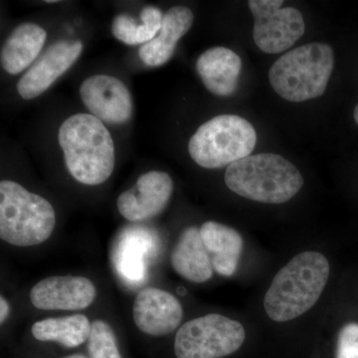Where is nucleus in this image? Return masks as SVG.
Here are the masks:
<instances>
[{
    "label": "nucleus",
    "mask_w": 358,
    "mask_h": 358,
    "mask_svg": "<svg viewBox=\"0 0 358 358\" xmlns=\"http://www.w3.org/2000/svg\"><path fill=\"white\" fill-rule=\"evenodd\" d=\"M329 261L322 253L303 252L275 274L264 298L271 320L289 322L307 313L317 303L329 281Z\"/></svg>",
    "instance_id": "nucleus-1"
},
{
    "label": "nucleus",
    "mask_w": 358,
    "mask_h": 358,
    "mask_svg": "<svg viewBox=\"0 0 358 358\" xmlns=\"http://www.w3.org/2000/svg\"><path fill=\"white\" fill-rule=\"evenodd\" d=\"M59 145L68 171L78 182L102 185L115 169V145L110 131L98 117L76 114L59 129Z\"/></svg>",
    "instance_id": "nucleus-2"
},
{
    "label": "nucleus",
    "mask_w": 358,
    "mask_h": 358,
    "mask_svg": "<svg viewBox=\"0 0 358 358\" xmlns=\"http://www.w3.org/2000/svg\"><path fill=\"white\" fill-rule=\"evenodd\" d=\"M231 192L244 199L282 204L293 199L303 185L300 171L282 155H249L233 162L225 173Z\"/></svg>",
    "instance_id": "nucleus-3"
},
{
    "label": "nucleus",
    "mask_w": 358,
    "mask_h": 358,
    "mask_svg": "<svg viewBox=\"0 0 358 358\" xmlns=\"http://www.w3.org/2000/svg\"><path fill=\"white\" fill-rule=\"evenodd\" d=\"M334 65L333 48L313 42L287 52L275 60L268 71V81L285 100L305 102L324 93Z\"/></svg>",
    "instance_id": "nucleus-4"
},
{
    "label": "nucleus",
    "mask_w": 358,
    "mask_h": 358,
    "mask_svg": "<svg viewBox=\"0 0 358 358\" xmlns=\"http://www.w3.org/2000/svg\"><path fill=\"white\" fill-rule=\"evenodd\" d=\"M56 225V214L48 200L28 192L11 180L0 182V238L17 247L46 241Z\"/></svg>",
    "instance_id": "nucleus-5"
},
{
    "label": "nucleus",
    "mask_w": 358,
    "mask_h": 358,
    "mask_svg": "<svg viewBox=\"0 0 358 358\" xmlns=\"http://www.w3.org/2000/svg\"><path fill=\"white\" fill-rule=\"evenodd\" d=\"M257 143L251 122L236 115H221L204 122L195 131L188 152L204 169H221L249 157Z\"/></svg>",
    "instance_id": "nucleus-6"
},
{
    "label": "nucleus",
    "mask_w": 358,
    "mask_h": 358,
    "mask_svg": "<svg viewBox=\"0 0 358 358\" xmlns=\"http://www.w3.org/2000/svg\"><path fill=\"white\" fill-rule=\"evenodd\" d=\"M246 338L242 324L217 313L189 320L174 341L178 358H222L236 352Z\"/></svg>",
    "instance_id": "nucleus-7"
},
{
    "label": "nucleus",
    "mask_w": 358,
    "mask_h": 358,
    "mask_svg": "<svg viewBox=\"0 0 358 358\" xmlns=\"http://www.w3.org/2000/svg\"><path fill=\"white\" fill-rule=\"evenodd\" d=\"M282 0H250L253 14V39L261 51L268 54L289 50L306 30L305 20L298 9L282 8Z\"/></svg>",
    "instance_id": "nucleus-8"
},
{
    "label": "nucleus",
    "mask_w": 358,
    "mask_h": 358,
    "mask_svg": "<svg viewBox=\"0 0 358 358\" xmlns=\"http://www.w3.org/2000/svg\"><path fill=\"white\" fill-rule=\"evenodd\" d=\"M80 95L91 114L107 124H124L133 115L131 93L126 85L115 77H89L80 87Z\"/></svg>",
    "instance_id": "nucleus-9"
},
{
    "label": "nucleus",
    "mask_w": 358,
    "mask_h": 358,
    "mask_svg": "<svg viewBox=\"0 0 358 358\" xmlns=\"http://www.w3.org/2000/svg\"><path fill=\"white\" fill-rule=\"evenodd\" d=\"M83 44L76 40H60L52 44L18 82L17 90L24 100L42 95L76 63Z\"/></svg>",
    "instance_id": "nucleus-10"
},
{
    "label": "nucleus",
    "mask_w": 358,
    "mask_h": 358,
    "mask_svg": "<svg viewBox=\"0 0 358 358\" xmlns=\"http://www.w3.org/2000/svg\"><path fill=\"white\" fill-rule=\"evenodd\" d=\"M173 192V179L164 171L143 173L136 185L122 192L117 205L122 217L143 221L155 217L166 208Z\"/></svg>",
    "instance_id": "nucleus-11"
},
{
    "label": "nucleus",
    "mask_w": 358,
    "mask_h": 358,
    "mask_svg": "<svg viewBox=\"0 0 358 358\" xmlns=\"http://www.w3.org/2000/svg\"><path fill=\"white\" fill-rule=\"evenodd\" d=\"M96 291L93 282L81 275H53L34 285L30 301L42 310H84L93 303Z\"/></svg>",
    "instance_id": "nucleus-12"
},
{
    "label": "nucleus",
    "mask_w": 358,
    "mask_h": 358,
    "mask_svg": "<svg viewBox=\"0 0 358 358\" xmlns=\"http://www.w3.org/2000/svg\"><path fill=\"white\" fill-rule=\"evenodd\" d=\"M133 317L134 324L143 334L164 336L178 329L183 308L173 294L164 289L147 288L136 294Z\"/></svg>",
    "instance_id": "nucleus-13"
},
{
    "label": "nucleus",
    "mask_w": 358,
    "mask_h": 358,
    "mask_svg": "<svg viewBox=\"0 0 358 358\" xmlns=\"http://www.w3.org/2000/svg\"><path fill=\"white\" fill-rule=\"evenodd\" d=\"M242 70L238 54L225 47H213L203 52L196 61V71L206 89L216 96L235 93Z\"/></svg>",
    "instance_id": "nucleus-14"
},
{
    "label": "nucleus",
    "mask_w": 358,
    "mask_h": 358,
    "mask_svg": "<svg viewBox=\"0 0 358 358\" xmlns=\"http://www.w3.org/2000/svg\"><path fill=\"white\" fill-rule=\"evenodd\" d=\"M194 15L185 6H174L164 14L162 28L152 41L141 45L138 55L145 64L157 67L173 57L179 40L189 31Z\"/></svg>",
    "instance_id": "nucleus-15"
},
{
    "label": "nucleus",
    "mask_w": 358,
    "mask_h": 358,
    "mask_svg": "<svg viewBox=\"0 0 358 358\" xmlns=\"http://www.w3.org/2000/svg\"><path fill=\"white\" fill-rule=\"evenodd\" d=\"M171 265L183 279L201 284L213 275L210 255L205 248L200 229L186 228L171 252Z\"/></svg>",
    "instance_id": "nucleus-16"
},
{
    "label": "nucleus",
    "mask_w": 358,
    "mask_h": 358,
    "mask_svg": "<svg viewBox=\"0 0 358 358\" xmlns=\"http://www.w3.org/2000/svg\"><path fill=\"white\" fill-rule=\"evenodd\" d=\"M200 234L214 270L223 277H231L239 265L243 238L236 230L215 221L202 224Z\"/></svg>",
    "instance_id": "nucleus-17"
},
{
    "label": "nucleus",
    "mask_w": 358,
    "mask_h": 358,
    "mask_svg": "<svg viewBox=\"0 0 358 358\" xmlns=\"http://www.w3.org/2000/svg\"><path fill=\"white\" fill-rule=\"evenodd\" d=\"M46 38L47 33L41 26L34 23L17 26L2 46V68L8 74H20L39 55Z\"/></svg>",
    "instance_id": "nucleus-18"
},
{
    "label": "nucleus",
    "mask_w": 358,
    "mask_h": 358,
    "mask_svg": "<svg viewBox=\"0 0 358 358\" xmlns=\"http://www.w3.org/2000/svg\"><path fill=\"white\" fill-rule=\"evenodd\" d=\"M91 324L88 317L84 315L49 317L35 322L31 333L37 341H51L73 348L88 341Z\"/></svg>",
    "instance_id": "nucleus-19"
},
{
    "label": "nucleus",
    "mask_w": 358,
    "mask_h": 358,
    "mask_svg": "<svg viewBox=\"0 0 358 358\" xmlns=\"http://www.w3.org/2000/svg\"><path fill=\"white\" fill-rule=\"evenodd\" d=\"M162 20L164 14L155 6H147L141 10L140 24L129 14H119L113 21V35L127 45H145L157 36Z\"/></svg>",
    "instance_id": "nucleus-20"
},
{
    "label": "nucleus",
    "mask_w": 358,
    "mask_h": 358,
    "mask_svg": "<svg viewBox=\"0 0 358 358\" xmlns=\"http://www.w3.org/2000/svg\"><path fill=\"white\" fill-rule=\"evenodd\" d=\"M90 358H122L112 327L103 320H94L88 338Z\"/></svg>",
    "instance_id": "nucleus-21"
},
{
    "label": "nucleus",
    "mask_w": 358,
    "mask_h": 358,
    "mask_svg": "<svg viewBox=\"0 0 358 358\" xmlns=\"http://www.w3.org/2000/svg\"><path fill=\"white\" fill-rule=\"evenodd\" d=\"M336 358H358V324L350 322L341 327Z\"/></svg>",
    "instance_id": "nucleus-22"
},
{
    "label": "nucleus",
    "mask_w": 358,
    "mask_h": 358,
    "mask_svg": "<svg viewBox=\"0 0 358 358\" xmlns=\"http://www.w3.org/2000/svg\"><path fill=\"white\" fill-rule=\"evenodd\" d=\"M9 310H10L9 303H7V301L3 296H1V298H0V322H1V324H3L4 320L8 317Z\"/></svg>",
    "instance_id": "nucleus-23"
},
{
    "label": "nucleus",
    "mask_w": 358,
    "mask_h": 358,
    "mask_svg": "<svg viewBox=\"0 0 358 358\" xmlns=\"http://www.w3.org/2000/svg\"><path fill=\"white\" fill-rule=\"evenodd\" d=\"M62 358H89L87 357H85L83 355H68V357H62Z\"/></svg>",
    "instance_id": "nucleus-24"
},
{
    "label": "nucleus",
    "mask_w": 358,
    "mask_h": 358,
    "mask_svg": "<svg viewBox=\"0 0 358 358\" xmlns=\"http://www.w3.org/2000/svg\"><path fill=\"white\" fill-rule=\"evenodd\" d=\"M355 122H357V124H358V103L357 105V107H355Z\"/></svg>",
    "instance_id": "nucleus-25"
},
{
    "label": "nucleus",
    "mask_w": 358,
    "mask_h": 358,
    "mask_svg": "<svg viewBox=\"0 0 358 358\" xmlns=\"http://www.w3.org/2000/svg\"><path fill=\"white\" fill-rule=\"evenodd\" d=\"M46 2V3H56V2H58V1H54V0H50V1H45Z\"/></svg>",
    "instance_id": "nucleus-26"
}]
</instances>
